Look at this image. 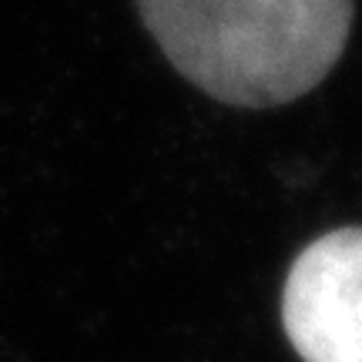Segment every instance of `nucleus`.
<instances>
[{"instance_id":"nucleus-1","label":"nucleus","mask_w":362,"mask_h":362,"mask_svg":"<svg viewBox=\"0 0 362 362\" xmlns=\"http://www.w3.org/2000/svg\"><path fill=\"white\" fill-rule=\"evenodd\" d=\"M171 67L235 107H275L329 78L352 0H134Z\"/></svg>"},{"instance_id":"nucleus-2","label":"nucleus","mask_w":362,"mask_h":362,"mask_svg":"<svg viewBox=\"0 0 362 362\" xmlns=\"http://www.w3.org/2000/svg\"><path fill=\"white\" fill-rule=\"evenodd\" d=\"M282 325L302 362H362V225L336 228L296 255Z\"/></svg>"}]
</instances>
